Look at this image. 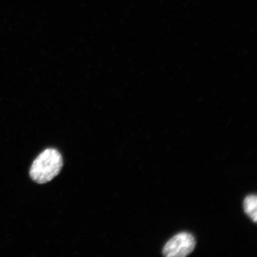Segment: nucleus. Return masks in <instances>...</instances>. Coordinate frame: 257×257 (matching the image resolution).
<instances>
[{
	"label": "nucleus",
	"mask_w": 257,
	"mask_h": 257,
	"mask_svg": "<svg viewBox=\"0 0 257 257\" xmlns=\"http://www.w3.org/2000/svg\"><path fill=\"white\" fill-rule=\"evenodd\" d=\"M63 165L62 155L56 149L44 151L34 160L30 169L32 180L40 184H44L59 174Z\"/></svg>",
	"instance_id": "1"
},
{
	"label": "nucleus",
	"mask_w": 257,
	"mask_h": 257,
	"mask_svg": "<svg viewBox=\"0 0 257 257\" xmlns=\"http://www.w3.org/2000/svg\"><path fill=\"white\" fill-rule=\"evenodd\" d=\"M243 208L245 213L252 221H257V198L255 195L247 196L243 201Z\"/></svg>",
	"instance_id": "3"
},
{
	"label": "nucleus",
	"mask_w": 257,
	"mask_h": 257,
	"mask_svg": "<svg viewBox=\"0 0 257 257\" xmlns=\"http://www.w3.org/2000/svg\"><path fill=\"white\" fill-rule=\"evenodd\" d=\"M196 241L191 234L182 232L176 234L166 243L163 255L168 257H184L194 250Z\"/></svg>",
	"instance_id": "2"
}]
</instances>
